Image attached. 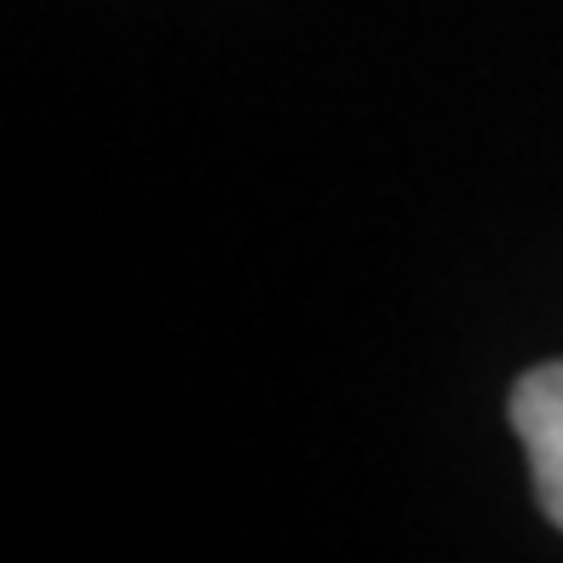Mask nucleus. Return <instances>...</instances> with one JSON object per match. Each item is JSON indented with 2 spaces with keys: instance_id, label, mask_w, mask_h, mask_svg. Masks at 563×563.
<instances>
[{
  "instance_id": "f257e3e1",
  "label": "nucleus",
  "mask_w": 563,
  "mask_h": 563,
  "mask_svg": "<svg viewBox=\"0 0 563 563\" xmlns=\"http://www.w3.org/2000/svg\"><path fill=\"white\" fill-rule=\"evenodd\" d=\"M511 431L529 454V477L552 529H563V356L541 368H523L511 386Z\"/></svg>"
}]
</instances>
